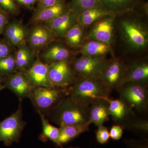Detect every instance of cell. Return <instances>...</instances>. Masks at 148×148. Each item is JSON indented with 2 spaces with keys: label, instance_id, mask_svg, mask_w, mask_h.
Returning <instances> with one entry per match:
<instances>
[{
  "label": "cell",
  "instance_id": "obj_37",
  "mask_svg": "<svg viewBox=\"0 0 148 148\" xmlns=\"http://www.w3.org/2000/svg\"><path fill=\"white\" fill-rule=\"evenodd\" d=\"M18 5L22 6L27 8H30L34 5L37 0H15Z\"/></svg>",
  "mask_w": 148,
  "mask_h": 148
},
{
  "label": "cell",
  "instance_id": "obj_1",
  "mask_svg": "<svg viewBox=\"0 0 148 148\" xmlns=\"http://www.w3.org/2000/svg\"><path fill=\"white\" fill-rule=\"evenodd\" d=\"M117 35L126 53L140 55L147 51L148 24L142 17L128 15L117 19L116 16Z\"/></svg>",
  "mask_w": 148,
  "mask_h": 148
},
{
  "label": "cell",
  "instance_id": "obj_13",
  "mask_svg": "<svg viewBox=\"0 0 148 148\" xmlns=\"http://www.w3.org/2000/svg\"><path fill=\"white\" fill-rule=\"evenodd\" d=\"M3 84L14 93L20 101L29 98L34 88L25 74L18 71L6 77Z\"/></svg>",
  "mask_w": 148,
  "mask_h": 148
},
{
  "label": "cell",
  "instance_id": "obj_4",
  "mask_svg": "<svg viewBox=\"0 0 148 148\" xmlns=\"http://www.w3.org/2000/svg\"><path fill=\"white\" fill-rule=\"evenodd\" d=\"M66 97V88L52 86L33 88L29 98L38 112L47 116L51 110Z\"/></svg>",
  "mask_w": 148,
  "mask_h": 148
},
{
  "label": "cell",
  "instance_id": "obj_29",
  "mask_svg": "<svg viewBox=\"0 0 148 148\" xmlns=\"http://www.w3.org/2000/svg\"><path fill=\"white\" fill-rule=\"evenodd\" d=\"M17 71L14 55L11 53L0 59V75L6 77Z\"/></svg>",
  "mask_w": 148,
  "mask_h": 148
},
{
  "label": "cell",
  "instance_id": "obj_22",
  "mask_svg": "<svg viewBox=\"0 0 148 148\" xmlns=\"http://www.w3.org/2000/svg\"><path fill=\"white\" fill-rule=\"evenodd\" d=\"M112 46L95 40H86L80 47L79 52L82 55L93 58H105L109 53H112Z\"/></svg>",
  "mask_w": 148,
  "mask_h": 148
},
{
  "label": "cell",
  "instance_id": "obj_35",
  "mask_svg": "<svg viewBox=\"0 0 148 148\" xmlns=\"http://www.w3.org/2000/svg\"><path fill=\"white\" fill-rule=\"evenodd\" d=\"M9 15L0 9V35L3 34L6 26L9 22Z\"/></svg>",
  "mask_w": 148,
  "mask_h": 148
},
{
  "label": "cell",
  "instance_id": "obj_3",
  "mask_svg": "<svg viewBox=\"0 0 148 148\" xmlns=\"http://www.w3.org/2000/svg\"><path fill=\"white\" fill-rule=\"evenodd\" d=\"M88 108L80 105L67 96L51 110L47 116L51 121L60 127L88 124Z\"/></svg>",
  "mask_w": 148,
  "mask_h": 148
},
{
  "label": "cell",
  "instance_id": "obj_38",
  "mask_svg": "<svg viewBox=\"0 0 148 148\" xmlns=\"http://www.w3.org/2000/svg\"><path fill=\"white\" fill-rule=\"evenodd\" d=\"M5 77H5L3 76L0 75V84H3Z\"/></svg>",
  "mask_w": 148,
  "mask_h": 148
},
{
  "label": "cell",
  "instance_id": "obj_12",
  "mask_svg": "<svg viewBox=\"0 0 148 148\" xmlns=\"http://www.w3.org/2000/svg\"><path fill=\"white\" fill-rule=\"evenodd\" d=\"M70 47L65 42L55 41L41 51L38 55V57L41 61L48 65L72 60L73 52Z\"/></svg>",
  "mask_w": 148,
  "mask_h": 148
},
{
  "label": "cell",
  "instance_id": "obj_32",
  "mask_svg": "<svg viewBox=\"0 0 148 148\" xmlns=\"http://www.w3.org/2000/svg\"><path fill=\"white\" fill-rule=\"evenodd\" d=\"M96 140L98 143L104 144L108 143L110 138L108 128L104 125L98 127L96 132Z\"/></svg>",
  "mask_w": 148,
  "mask_h": 148
},
{
  "label": "cell",
  "instance_id": "obj_33",
  "mask_svg": "<svg viewBox=\"0 0 148 148\" xmlns=\"http://www.w3.org/2000/svg\"><path fill=\"white\" fill-rule=\"evenodd\" d=\"M12 47L5 40L0 39V59L11 54Z\"/></svg>",
  "mask_w": 148,
  "mask_h": 148
},
{
  "label": "cell",
  "instance_id": "obj_39",
  "mask_svg": "<svg viewBox=\"0 0 148 148\" xmlns=\"http://www.w3.org/2000/svg\"><path fill=\"white\" fill-rule=\"evenodd\" d=\"M5 88L3 84H0V91H1L2 90Z\"/></svg>",
  "mask_w": 148,
  "mask_h": 148
},
{
  "label": "cell",
  "instance_id": "obj_40",
  "mask_svg": "<svg viewBox=\"0 0 148 148\" xmlns=\"http://www.w3.org/2000/svg\"><path fill=\"white\" fill-rule=\"evenodd\" d=\"M61 148H80L78 147H68V148H64L63 147H61Z\"/></svg>",
  "mask_w": 148,
  "mask_h": 148
},
{
  "label": "cell",
  "instance_id": "obj_11",
  "mask_svg": "<svg viewBox=\"0 0 148 148\" xmlns=\"http://www.w3.org/2000/svg\"><path fill=\"white\" fill-rule=\"evenodd\" d=\"M58 38L54 32L45 24H35L29 30L27 42L37 55L41 51Z\"/></svg>",
  "mask_w": 148,
  "mask_h": 148
},
{
  "label": "cell",
  "instance_id": "obj_7",
  "mask_svg": "<svg viewBox=\"0 0 148 148\" xmlns=\"http://www.w3.org/2000/svg\"><path fill=\"white\" fill-rule=\"evenodd\" d=\"M116 15L106 16L88 27L86 40L113 45L116 40Z\"/></svg>",
  "mask_w": 148,
  "mask_h": 148
},
{
  "label": "cell",
  "instance_id": "obj_31",
  "mask_svg": "<svg viewBox=\"0 0 148 148\" xmlns=\"http://www.w3.org/2000/svg\"><path fill=\"white\" fill-rule=\"evenodd\" d=\"M0 9L10 15H16L19 12V6L15 0H0Z\"/></svg>",
  "mask_w": 148,
  "mask_h": 148
},
{
  "label": "cell",
  "instance_id": "obj_5",
  "mask_svg": "<svg viewBox=\"0 0 148 148\" xmlns=\"http://www.w3.org/2000/svg\"><path fill=\"white\" fill-rule=\"evenodd\" d=\"M148 85L135 82L123 84L118 89L120 99L132 110L147 111L148 106Z\"/></svg>",
  "mask_w": 148,
  "mask_h": 148
},
{
  "label": "cell",
  "instance_id": "obj_21",
  "mask_svg": "<svg viewBox=\"0 0 148 148\" xmlns=\"http://www.w3.org/2000/svg\"><path fill=\"white\" fill-rule=\"evenodd\" d=\"M14 55L17 71L24 73L29 69L37 60L38 56L27 43L17 47Z\"/></svg>",
  "mask_w": 148,
  "mask_h": 148
},
{
  "label": "cell",
  "instance_id": "obj_18",
  "mask_svg": "<svg viewBox=\"0 0 148 148\" xmlns=\"http://www.w3.org/2000/svg\"><path fill=\"white\" fill-rule=\"evenodd\" d=\"M28 32L21 21L13 20L7 24L3 34L5 40L12 47H18L27 42Z\"/></svg>",
  "mask_w": 148,
  "mask_h": 148
},
{
  "label": "cell",
  "instance_id": "obj_9",
  "mask_svg": "<svg viewBox=\"0 0 148 148\" xmlns=\"http://www.w3.org/2000/svg\"><path fill=\"white\" fill-rule=\"evenodd\" d=\"M71 60L59 61L49 65V78L52 86L66 89L76 81L77 77L72 69Z\"/></svg>",
  "mask_w": 148,
  "mask_h": 148
},
{
  "label": "cell",
  "instance_id": "obj_10",
  "mask_svg": "<svg viewBox=\"0 0 148 148\" xmlns=\"http://www.w3.org/2000/svg\"><path fill=\"white\" fill-rule=\"evenodd\" d=\"M126 66L120 59L112 58L107 61L99 79L111 92L117 90L123 84Z\"/></svg>",
  "mask_w": 148,
  "mask_h": 148
},
{
  "label": "cell",
  "instance_id": "obj_14",
  "mask_svg": "<svg viewBox=\"0 0 148 148\" xmlns=\"http://www.w3.org/2000/svg\"><path fill=\"white\" fill-rule=\"evenodd\" d=\"M69 10V3L64 0L52 6L44 8L37 7L31 18V22L34 24H45Z\"/></svg>",
  "mask_w": 148,
  "mask_h": 148
},
{
  "label": "cell",
  "instance_id": "obj_25",
  "mask_svg": "<svg viewBox=\"0 0 148 148\" xmlns=\"http://www.w3.org/2000/svg\"><path fill=\"white\" fill-rule=\"evenodd\" d=\"M86 28L78 22L67 31L63 38L71 47H80L86 41Z\"/></svg>",
  "mask_w": 148,
  "mask_h": 148
},
{
  "label": "cell",
  "instance_id": "obj_36",
  "mask_svg": "<svg viewBox=\"0 0 148 148\" xmlns=\"http://www.w3.org/2000/svg\"><path fill=\"white\" fill-rule=\"evenodd\" d=\"M63 0H37L38 7H48L55 5Z\"/></svg>",
  "mask_w": 148,
  "mask_h": 148
},
{
  "label": "cell",
  "instance_id": "obj_17",
  "mask_svg": "<svg viewBox=\"0 0 148 148\" xmlns=\"http://www.w3.org/2000/svg\"><path fill=\"white\" fill-rule=\"evenodd\" d=\"M126 66L123 84L135 82L148 85V62L147 59L136 60Z\"/></svg>",
  "mask_w": 148,
  "mask_h": 148
},
{
  "label": "cell",
  "instance_id": "obj_28",
  "mask_svg": "<svg viewBox=\"0 0 148 148\" xmlns=\"http://www.w3.org/2000/svg\"><path fill=\"white\" fill-rule=\"evenodd\" d=\"M101 4L100 0H71L69 7L72 13L78 16L84 11Z\"/></svg>",
  "mask_w": 148,
  "mask_h": 148
},
{
  "label": "cell",
  "instance_id": "obj_26",
  "mask_svg": "<svg viewBox=\"0 0 148 148\" xmlns=\"http://www.w3.org/2000/svg\"><path fill=\"white\" fill-rule=\"evenodd\" d=\"M106 9L116 14L133 11L138 5V0H100Z\"/></svg>",
  "mask_w": 148,
  "mask_h": 148
},
{
  "label": "cell",
  "instance_id": "obj_16",
  "mask_svg": "<svg viewBox=\"0 0 148 148\" xmlns=\"http://www.w3.org/2000/svg\"><path fill=\"white\" fill-rule=\"evenodd\" d=\"M108 103L110 116L117 125L124 127L127 122L135 116L134 111L127 106L121 99H112L108 98L106 100Z\"/></svg>",
  "mask_w": 148,
  "mask_h": 148
},
{
  "label": "cell",
  "instance_id": "obj_24",
  "mask_svg": "<svg viewBox=\"0 0 148 148\" xmlns=\"http://www.w3.org/2000/svg\"><path fill=\"white\" fill-rule=\"evenodd\" d=\"M114 15L116 14L108 10L101 4L84 11L81 14L78 16V22L87 29L101 18Z\"/></svg>",
  "mask_w": 148,
  "mask_h": 148
},
{
  "label": "cell",
  "instance_id": "obj_19",
  "mask_svg": "<svg viewBox=\"0 0 148 148\" xmlns=\"http://www.w3.org/2000/svg\"><path fill=\"white\" fill-rule=\"evenodd\" d=\"M78 22V16L69 10L47 23H45L56 35L58 38H63L68 30Z\"/></svg>",
  "mask_w": 148,
  "mask_h": 148
},
{
  "label": "cell",
  "instance_id": "obj_27",
  "mask_svg": "<svg viewBox=\"0 0 148 148\" xmlns=\"http://www.w3.org/2000/svg\"><path fill=\"white\" fill-rule=\"evenodd\" d=\"M38 113L40 118L42 127V132L40 136V140L44 142L50 140L58 146L59 128L51 124L48 119L46 118L43 114L40 112Z\"/></svg>",
  "mask_w": 148,
  "mask_h": 148
},
{
  "label": "cell",
  "instance_id": "obj_23",
  "mask_svg": "<svg viewBox=\"0 0 148 148\" xmlns=\"http://www.w3.org/2000/svg\"><path fill=\"white\" fill-rule=\"evenodd\" d=\"M88 123L60 126L59 128L58 146L62 147L64 145L77 138L84 132L89 130Z\"/></svg>",
  "mask_w": 148,
  "mask_h": 148
},
{
  "label": "cell",
  "instance_id": "obj_2",
  "mask_svg": "<svg viewBox=\"0 0 148 148\" xmlns=\"http://www.w3.org/2000/svg\"><path fill=\"white\" fill-rule=\"evenodd\" d=\"M111 91L99 79L78 78L66 88L67 96L82 106L88 107L100 100L106 101Z\"/></svg>",
  "mask_w": 148,
  "mask_h": 148
},
{
  "label": "cell",
  "instance_id": "obj_15",
  "mask_svg": "<svg viewBox=\"0 0 148 148\" xmlns=\"http://www.w3.org/2000/svg\"><path fill=\"white\" fill-rule=\"evenodd\" d=\"M49 65L43 63L38 57L31 67L24 72L33 87H51L48 76Z\"/></svg>",
  "mask_w": 148,
  "mask_h": 148
},
{
  "label": "cell",
  "instance_id": "obj_34",
  "mask_svg": "<svg viewBox=\"0 0 148 148\" xmlns=\"http://www.w3.org/2000/svg\"><path fill=\"white\" fill-rule=\"evenodd\" d=\"M123 127L119 125H113L110 131V138L114 140L121 139L123 133Z\"/></svg>",
  "mask_w": 148,
  "mask_h": 148
},
{
  "label": "cell",
  "instance_id": "obj_20",
  "mask_svg": "<svg viewBox=\"0 0 148 148\" xmlns=\"http://www.w3.org/2000/svg\"><path fill=\"white\" fill-rule=\"evenodd\" d=\"M88 124H94L98 127L104 125L110 119L108 103L100 100L92 103L88 108Z\"/></svg>",
  "mask_w": 148,
  "mask_h": 148
},
{
  "label": "cell",
  "instance_id": "obj_30",
  "mask_svg": "<svg viewBox=\"0 0 148 148\" xmlns=\"http://www.w3.org/2000/svg\"><path fill=\"white\" fill-rule=\"evenodd\" d=\"M125 127L133 130L147 132L148 130V121L146 120L133 119L132 118L124 125L123 128Z\"/></svg>",
  "mask_w": 148,
  "mask_h": 148
},
{
  "label": "cell",
  "instance_id": "obj_6",
  "mask_svg": "<svg viewBox=\"0 0 148 148\" xmlns=\"http://www.w3.org/2000/svg\"><path fill=\"white\" fill-rule=\"evenodd\" d=\"M20 102L18 109L14 112L0 122V141L6 146L19 142L25 126L22 119L21 101Z\"/></svg>",
  "mask_w": 148,
  "mask_h": 148
},
{
  "label": "cell",
  "instance_id": "obj_8",
  "mask_svg": "<svg viewBox=\"0 0 148 148\" xmlns=\"http://www.w3.org/2000/svg\"><path fill=\"white\" fill-rule=\"evenodd\" d=\"M107 61L105 58H93L81 54L79 57L72 59L71 65L77 78L99 79Z\"/></svg>",
  "mask_w": 148,
  "mask_h": 148
}]
</instances>
